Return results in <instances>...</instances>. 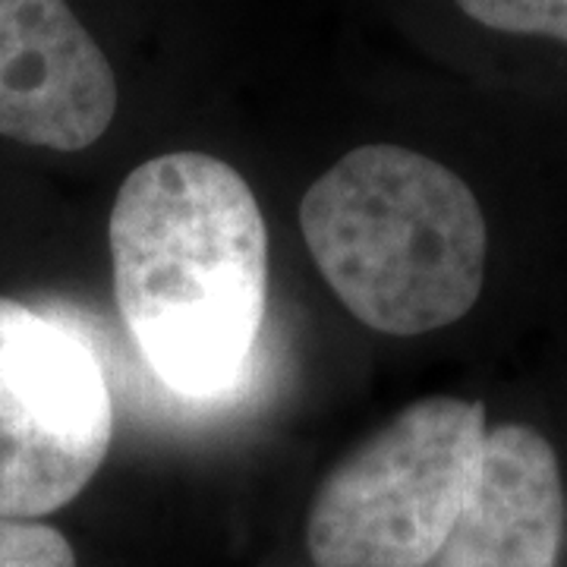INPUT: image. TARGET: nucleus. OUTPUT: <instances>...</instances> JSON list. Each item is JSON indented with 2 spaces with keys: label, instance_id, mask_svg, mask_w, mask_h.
I'll return each instance as SVG.
<instances>
[{
  "label": "nucleus",
  "instance_id": "obj_1",
  "mask_svg": "<svg viewBox=\"0 0 567 567\" xmlns=\"http://www.w3.org/2000/svg\"><path fill=\"white\" fill-rule=\"evenodd\" d=\"M121 319L186 398L237 385L268 303V230L249 183L205 152L140 164L111 208Z\"/></svg>",
  "mask_w": 567,
  "mask_h": 567
},
{
  "label": "nucleus",
  "instance_id": "obj_2",
  "mask_svg": "<svg viewBox=\"0 0 567 567\" xmlns=\"http://www.w3.org/2000/svg\"><path fill=\"white\" fill-rule=\"evenodd\" d=\"M300 230L334 297L372 331L425 334L476 306L488 227L470 183L404 145H363L306 189Z\"/></svg>",
  "mask_w": 567,
  "mask_h": 567
},
{
  "label": "nucleus",
  "instance_id": "obj_3",
  "mask_svg": "<svg viewBox=\"0 0 567 567\" xmlns=\"http://www.w3.org/2000/svg\"><path fill=\"white\" fill-rule=\"evenodd\" d=\"M486 406L423 398L353 447L316 492L306 551L316 567H432L473 488Z\"/></svg>",
  "mask_w": 567,
  "mask_h": 567
},
{
  "label": "nucleus",
  "instance_id": "obj_4",
  "mask_svg": "<svg viewBox=\"0 0 567 567\" xmlns=\"http://www.w3.org/2000/svg\"><path fill=\"white\" fill-rule=\"evenodd\" d=\"M114 401L92 344L58 316L0 297V517L39 520L102 470Z\"/></svg>",
  "mask_w": 567,
  "mask_h": 567
},
{
  "label": "nucleus",
  "instance_id": "obj_5",
  "mask_svg": "<svg viewBox=\"0 0 567 567\" xmlns=\"http://www.w3.org/2000/svg\"><path fill=\"white\" fill-rule=\"evenodd\" d=\"M117 114L102 44L66 0H0V136L82 152Z\"/></svg>",
  "mask_w": 567,
  "mask_h": 567
},
{
  "label": "nucleus",
  "instance_id": "obj_6",
  "mask_svg": "<svg viewBox=\"0 0 567 567\" xmlns=\"http://www.w3.org/2000/svg\"><path fill=\"white\" fill-rule=\"evenodd\" d=\"M565 529V476L551 442L533 425H492L464 511L432 567H558Z\"/></svg>",
  "mask_w": 567,
  "mask_h": 567
},
{
  "label": "nucleus",
  "instance_id": "obj_7",
  "mask_svg": "<svg viewBox=\"0 0 567 567\" xmlns=\"http://www.w3.org/2000/svg\"><path fill=\"white\" fill-rule=\"evenodd\" d=\"M454 7L492 35L548 41L567 51V0H454Z\"/></svg>",
  "mask_w": 567,
  "mask_h": 567
},
{
  "label": "nucleus",
  "instance_id": "obj_8",
  "mask_svg": "<svg viewBox=\"0 0 567 567\" xmlns=\"http://www.w3.org/2000/svg\"><path fill=\"white\" fill-rule=\"evenodd\" d=\"M0 567H80V561L58 527L0 517Z\"/></svg>",
  "mask_w": 567,
  "mask_h": 567
}]
</instances>
